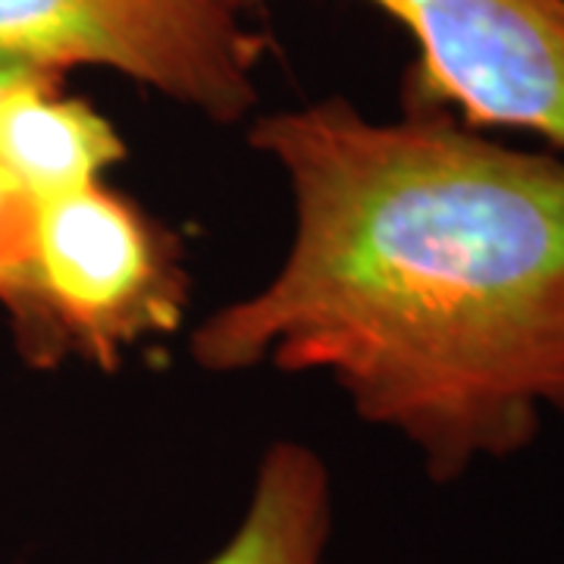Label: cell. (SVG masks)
I'll return each mask as SVG.
<instances>
[{
  "mask_svg": "<svg viewBox=\"0 0 564 564\" xmlns=\"http://www.w3.org/2000/svg\"><path fill=\"white\" fill-rule=\"evenodd\" d=\"M295 229L261 289L192 336L207 373H321L426 480L524 455L564 417V158L404 101L345 98L251 120Z\"/></svg>",
  "mask_w": 564,
  "mask_h": 564,
  "instance_id": "6da1fadb",
  "label": "cell"
},
{
  "mask_svg": "<svg viewBox=\"0 0 564 564\" xmlns=\"http://www.w3.org/2000/svg\"><path fill=\"white\" fill-rule=\"evenodd\" d=\"M261 0H0V51L44 69H107L210 122L258 107Z\"/></svg>",
  "mask_w": 564,
  "mask_h": 564,
  "instance_id": "7a4b0ae2",
  "label": "cell"
},
{
  "mask_svg": "<svg viewBox=\"0 0 564 564\" xmlns=\"http://www.w3.org/2000/svg\"><path fill=\"white\" fill-rule=\"evenodd\" d=\"M35 263L69 355L113 370L122 351L180 329L188 273L180 245L107 182L39 202Z\"/></svg>",
  "mask_w": 564,
  "mask_h": 564,
  "instance_id": "3957f363",
  "label": "cell"
},
{
  "mask_svg": "<svg viewBox=\"0 0 564 564\" xmlns=\"http://www.w3.org/2000/svg\"><path fill=\"white\" fill-rule=\"evenodd\" d=\"M263 3V0H261ZM417 44L404 101L564 158V0H364Z\"/></svg>",
  "mask_w": 564,
  "mask_h": 564,
  "instance_id": "277c9868",
  "label": "cell"
},
{
  "mask_svg": "<svg viewBox=\"0 0 564 564\" xmlns=\"http://www.w3.org/2000/svg\"><path fill=\"white\" fill-rule=\"evenodd\" d=\"M61 82H32L0 107V173L35 204L101 182L126 161L117 126L63 95Z\"/></svg>",
  "mask_w": 564,
  "mask_h": 564,
  "instance_id": "5b68a950",
  "label": "cell"
},
{
  "mask_svg": "<svg viewBox=\"0 0 564 564\" xmlns=\"http://www.w3.org/2000/svg\"><path fill=\"white\" fill-rule=\"evenodd\" d=\"M336 527L333 474L299 440L263 448L242 521L202 564H329Z\"/></svg>",
  "mask_w": 564,
  "mask_h": 564,
  "instance_id": "8992f818",
  "label": "cell"
},
{
  "mask_svg": "<svg viewBox=\"0 0 564 564\" xmlns=\"http://www.w3.org/2000/svg\"><path fill=\"white\" fill-rule=\"evenodd\" d=\"M35 207L0 173V307L32 367H57L69 355L61 326L44 302L35 263Z\"/></svg>",
  "mask_w": 564,
  "mask_h": 564,
  "instance_id": "52a82bcc",
  "label": "cell"
},
{
  "mask_svg": "<svg viewBox=\"0 0 564 564\" xmlns=\"http://www.w3.org/2000/svg\"><path fill=\"white\" fill-rule=\"evenodd\" d=\"M57 76L63 79V73H57V69H44V66H35V63L20 61V57L0 51V107L10 101L20 88H25V85L41 79H57Z\"/></svg>",
  "mask_w": 564,
  "mask_h": 564,
  "instance_id": "ba28073f",
  "label": "cell"
}]
</instances>
